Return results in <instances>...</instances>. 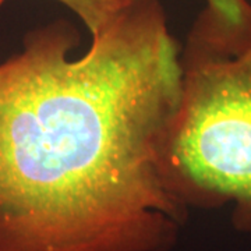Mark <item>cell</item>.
Returning a JSON list of instances; mask_svg holds the SVG:
<instances>
[{"mask_svg": "<svg viewBox=\"0 0 251 251\" xmlns=\"http://www.w3.org/2000/svg\"><path fill=\"white\" fill-rule=\"evenodd\" d=\"M194 25L209 39L229 48H240L251 39L249 0H206Z\"/></svg>", "mask_w": 251, "mask_h": 251, "instance_id": "obj_3", "label": "cell"}, {"mask_svg": "<svg viewBox=\"0 0 251 251\" xmlns=\"http://www.w3.org/2000/svg\"><path fill=\"white\" fill-rule=\"evenodd\" d=\"M180 97L162 155L166 186L183 205L232 204V224L251 233V41L236 50L187 38Z\"/></svg>", "mask_w": 251, "mask_h": 251, "instance_id": "obj_2", "label": "cell"}, {"mask_svg": "<svg viewBox=\"0 0 251 251\" xmlns=\"http://www.w3.org/2000/svg\"><path fill=\"white\" fill-rule=\"evenodd\" d=\"M82 21L90 35L97 34L133 0H56Z\"/></svg>", "mask_w": 251, "mask_h": 251, "instance_id": "obj_4", "label": "cell"}, {"mask_svg": "<svg viewBox=\"0 0 251 251\" xmlns=\"http://www.w3.org/2000/svg\"><path fill=\"white\" fill-rule=\"evenodd\" d=\"M78 45L56 20L0 62V251H172L188 208L162 172L181 81L163 1Z\"/></svg>", "mask_w": 251, "mask_h": 251, "instance_id": "obj_1", "label": "cell"}]
</instances>
